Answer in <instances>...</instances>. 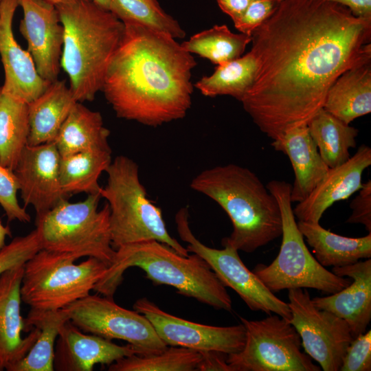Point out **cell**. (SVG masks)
Instances as JSON below:
<instances>
[{"label":"cell","mask_w":371,"mask_h":371,"mask_svg":"<svg viewBox=\"0 0 371 371\" xmlns=\"http://www.w3.org/2000/svg\"><path fill=\"white\" fill-rule=\"evenodd\" d=\"M336 3L348 8L356 16L371 20V0H319Z\"/></svg>","instance_id":"obj_41"},{"label":"cell","mask_w":371,"mask_h":371,"mask_svg":"<svg viewBox=\"0 0 371 371\" xmlns=\"http://www.w3.org/2000/svg\"><path fill=\"white\" fill-rule=\"evenodd\" d=\"M47 3H49L52 5H58L60 3H64V2H66V1H73V0H43Z\"/></svg>","instance_id":"obj_45"},{"label":"cell","mask_w":371,"mask_h":371,"mask_svg":"<svg viewBox=\"0 0 371 371\" xmlns=\"http://www.w3.org/2000/svg\"><path fill=\"white\" fill-rule=\"evenodd\" d=\"M190 188L217 203L229 217L233 231L221 240L252 253L282 235V215L276 197L247 168L228 164L205 169Z\"/></svg>","instance_id":"obj_3"},{"label":"cell","mask_w":371,"mask_h":371,"mask_svg":"<svg viewBox=\"0 0 371 371\" xmlns=\"http://www.w3.org/2000/svg\"><path fill=\"white\" fill-rule=\"evenodd\" d=\"M77 102L65 80L58 79L51 82L39 96L28 103L27 145L54 142Z\"/></svg>","instance_id":"obj_23"},{"label":"cell","mask_w":371,"mask_h":371,"mask_svg":"<svg viewBox=\"0 0 371 371\" xmlns=\"http://www.w3.org/2000/svg\"><path fill=\"white\" fill-rule=\"evenodd\" d=\"M24 264L18 265L0 276V371H11L30 351L40 330L33 327L23 338L25 319L21 313V285Z\"/></svg>","instance_id":"obj_18"},{"label":"cell","mask_w":371,"mask_h":371,"mask_svg":"<svg viewBox=\"0 0 371 371\" xmlns=\"http://www.w3.org/2000/svg\"><path fill=\"white\" fill-rule=\"evenodd\" d=\"M23 16L19 31L36 71L45 81L58 80L64 42V27L55 5L43 0H19Z\"/></svg>","instance_id":"obj_16"},{"label":"cell","mask_w":371,"mask_h":371,"mask_svg":"<svg viewBox=\"0 0 371 371\" xmlns=\"http://www.w3.org/2000/svg\"><path fill=\"white\" fill-rule=\"evenodd\" d=\"M55 346L54 369L91 371L95 365H111L136 354L129 344L120 346L102 337L87 335L70 320L60 328Z\"/></svg>","instance_id":"obj_21"},{"label":"cell","mask_w":371,"mask_h":371,"mask_svg":"<svg viewBox=\"0 0 371 371\" xmlns=\"http://www.w3.org/2000/svg\"><path fill=\"white\" fill-rule=\"evenodd\" d=\"M99 6L109 10L110 0H91Z\"/></svg>","instance_id":"obj_44"},{"label":"cell","mask_w":371,"mask_h":371,"mask_svg":"<svg viewBox=\"0 0 371 371\" xmlns=\"http://www.w3.org/2000/svg\"><path fill=\"white\" fill-rule=\"evenodd\" d=\"M201 359L200 352L183 347L168 346L148 355H133L111 364L109 371H194Z\"/></svg>","instance_id":"obj_34"},{"label":"cell","mask_w":371,"mask_h":371,"mask_svg":"<svg viewBox=\"0 0 371 371\" xmlns=\"http://www.w3.org/2000/svg\"><path fill=\"white\" fill-rule=\"evenodd\" d=\"M109 11L123 23L142 25L175 39L186 36L179 22L163 10L157 0H110Z\"/></svg>","instance_id":"obj_33"},{"label":"cell","mask_w":371,"mask_h":371,"mask_svg":"<svg viewBox=\"0 0 371 371\" xmlns=\"http://www.w3.org/2000/svg\"><path fill=\"white\" fill-rule=\"evenodd\" d=\"M111 161V147L60 156L59 175L63 191L69 195L100 194L99 178Z\"/></svg>","instance_id":"obj_28"},{"label":"cell","mask_w":371,"mask_h":371,"mask_svg":"<svg viewBox=\"0 0 371 371\" xmlns=\"http://www.w3.org/2000/svg\"><path fill=\"white\" fill-rule=\"evenodd\" d=\"M271 146L288 156L295 173L290 198L292 203L304 200L322 181L329 168L322 159L307 124L285 132Z\"/></svg>","instance_id":"obj_22"},{"label":"cell","mask_w":371,"mask_h":371,"mask_svg":"<svg viewBox=\"0 0 371 371\" xmlns=\"http://www.w3.org/2000/svg\"><path fill=\"white\" fill-rule=\"evenodd\" d=\"M200 353L201 359L197 366V371H234L227 361V354L214 350Z\"/></svg>","instance_id":"obj_40"},{"label":"cell","mask_w":371,"mask_h":371,"mask_svg":"<svg viewBox=\"0 0 371 371\" xmlns=\"http://www.w3.org/2000/svg\"><path fill=\"white\" fill-rule=\"evenodd\" d=\"M370 165L371 148L361 145L345 163L329 168L312 192L293 209L295 217L300 221L319 223L334 203L347 199L359 191L363 184V172Z\"/></svg>","instance_id":"obj_19"},{"label":"cell","mask_w":371,"mask_h":371,"mask_svg":"<svg viewBox=\"0 0 371 371\" xmlns=\"http://www.w3.org/2000/svg\"><path fill=\"white\" fill-rule=\"evenodd\" d=\"M124 25L101 89L108 103L117 117L146 126L183 118L192 104L196 60L166 33Z\"/></svg>","instance_id":"obj_2"},{"label":"cell","mask_w":371,"mask_h":371,"mask_svg":"<svg viewBox=\"0 0 371 371\" xmlns=\"http://www.w3.org/2000/svg\"><path fill=\"white\" fill-rule=\"evenodd\" d=\"M19 0L0 1V56L5 74L3 91L26 103L39 96L51 83L38 74L32 56L16 42L12 22Z\"/></svg>","instance_id":"obj_17"},{"label":"cell","mask_w":371,"mask_h":371,"mask_svg":"<svg viewBox=\"0 0 371 371\" xmlns=\"http://www.w3.org/2000/svg\"><path fill=\"white\" fill-rule=\"evenodd\" d=\"M282 0H254L244 14L234 21V27L241 33L251 36L278 8Z\"/></svg>","instance_id":"obj_38"},{"label":"cell","mask_w":371,"mask_h":371,"mask_svg":"<svg viewBox=\"0 0 371 371\" xmlns=\"http://www.w3.org/2000/svg\"><path fill=\"white\" fill-rule=\"evenodd\" d=\"M266 187L276 197L280 209L282 243L273 261L269 265L258 264L253 272L273 293L311 288L332 294L348 286L351 279L338 276L326 269L308 249L293 212L291 184L272 180Z\"/></svg>","instance_id":"obj_7"},{"label":"cell","mask_w":371,"mask_h":371,"mask_svg":"<svg viewBox=\"0 0 371 371\" xmlns=\"http://www.w3.org/2000/svg\"><path fill=\"white\" fill-rule=\"evenodd\" d=\"M60 155L54 142L27 145L14 169L21 198L25 206L32 205L36 218L67 199L60 185Z\"/></svg>","instance_id":"obj_15"},{"label":"cell","mask_w":371,"mask_h":371,"mask_svg":"<svg viewBox=\"0 0 371 371\" xmlns=\"http://www.w3.org/2000/svg\"><path fill=\"white\" fill-rule=\"evenodd\" d=\"M69 320L67 308L55 311L30 308L25 319V331L37 327L40 332L34 346L11 371L54 370L55 343L60 328Z\"/></svg>","instance_id":"obj_27"},{"label":"cell","mask_w":371,"mask_h":371,"mask_svg":"<svg viewBox=\"0 0 371 371\" xmlns=\"http://www.w3.org/2000/svg\"><path fill=\"white\" fill-rule=\"evenodd\" d=\"M70 254L40 249L24 264L21 300L30 308L55 311L85 297L108 266L89 257L80 263Z\"/></svg>","instance_id":"obj_9"},{"label":"cell","mask_w":371,"mask_h":371,"mask_svg":"<svg viewBox=\"0 0 371 371\" xmlns=\"http://www.w3.org/2000/svg\"><path fill=\"white\" fill-rule=\"evenodd\" d=\"M41 249L38 230L25 236H16L0 250V276L18 265L25 264Z\"/></svg>","instance_id":"obj_35"},{"label":"cell","mask_w":371,"mask_h":371,"mask_svg":"<svg viewBox=\"0 0 371 371\" xmlns=\"http://www.w3.org/2000/svg\"><path fill=\"white\" fill-rule=\"evenodd\" d=\"M290 323L297 330L304 352L324 371H338L353 337L343 319L319 309L306 289H289Z\"/></svg>","instance_id":"obj_13"},{"label":"cell","mask_w":371,"mask_h":371,"mask_svg":"<svg viewBox=\"0 0 371 371\" xmlns=\"http://www.w3.org/2000/svg\"><path fill=\"white\" fill-rule=\"evenodd\" d=\"M187 207L181 208L175 220L180 238L188 243V252L201 257L226 287L232 289L252 311L275 313L291 318L288 303L278 298L240 259L238 250L226 245L222 249L210 247L193 234L189 225Z\"/></svg>","instance_id":"obj_11"},{"label":"cell","mask_w":371,"mask_h":371,"mask_svg":"<svg viewBox=\"0 0 371 371\" xmlns=\"http://www.w3.org/2000/svg\"><path fill=\"white\" fill-rule=\"evenodd\" d=\"M29 133L28 104L0 87V164L14 170Z\"/></svg>","instance_id":"obj_30"},{"label":"cell","mask_w":371,"mask_h":371,"mask_svg":"<svg viewBox=\"0 0 371 371\" xmlns=\"http://www.w3.org/2000/svg\"><path fill=\"white\" fill-rule=\"evenodd\" d=\"M101 198L93 194L76 203L65 199L36 218L41 249L77 259L95 258L109 267L115 250L111 245L110 208L106 203L98 210Z\"/></svg>","instance_id":"obj_8"},{"label":"cell","mask_w":371,"mask_h":371,"mask_svg":"<svg viewBox=\"0 0 371 371\" xmlns=\"http://www.w3.org/2000/svg\"><path fill=\"white\" fill-rule=\"evenodd\" d=\"M137 267L154 285H168L177 292L216 309L230 311L232 300L225 286L199 255L183 256L167 245L146 240L121 246L93 291L113 298L129 267Z\"/></svg>","instance_id":"obj_5"},{"label":"cell","mask_w":371,"mask_h":371,"mask_svg":"<svg viewBox=\"0 0 371 371\" xmlns=\"http://www.w3.org/2000/svg\"><path fill=\"white\" fill-rule=\"evenodd\" d=\"M340 371L371 370V330L354 338L348 346Z\"/></svg>","instance_id":"obj_37"},{"label":"cell","mask_w":371,"mask_h":371,"mask_svg":"<svg viewBox=\"0 0 371 371\" xmlns=\"http://www.w3.org/2000/svg\"><path fill=\"white\" fill-rule=\"evenodd\" d=\"M245 329L243 348L227 355L234 371H319L302 350L300 337L289 320L278 315L260 320L240 317Z\"/></svg>","instance_id":"obj_10"},{"label":"cell","mask_w":371,"mask_h":371,"mask_svg":"<svg viewBox=\"0 0 371 371\" xmlns=\"http://www.w3.org/2000/svg\"><path fill=\"white\" fill-rule=\"evenodd\" d=\"M107 181L100 195L110 208L111 245L121 246L157 240L188 256V251L168 233L161 210L149 199L132 159L117 156L106 169Z\"/></svg>","instance_id":"obj_6"},{"label":"cell","mask_w":371,"mask_h":371,"mask_svg":"<svg viewBox=\"0 0 371 371\" xmlns=\"http://www.w3.org/2000/svg\"><path fill=\"white\" fill-rule=\"evenodd\" d=\"M7 236H11L10 228L8 225H3L0 221V250L6 245Z\"/></svg>","instance_id":"obj_43"},{"label":"cell","mask_w":371,"mask_h":371,"mask_svg":"<svg viewBox=\"0 0 371 371\" xmlns=\"http://www.w3.org/2000/svg\"><path fill=\"white\" fill-rule=\"evenodd\" d=\"M55 6L64 27L60 66L76 100L92 101L101 91L124 25L91 0L69 1Z\"/></svg>","instance_id":"obj_4"},{"label":"cell","mask_w":371,"mask_h":371,"mask_svg":"<svg viewBox=\"0 0 371 371\" xmlns=\"http://www.w3.org/2000/svg\"><path fill=\"white\" fill-rule=\"evenodd\" d=\"M110 131L100 112L77 102L54 141L61 157L88 150L110 148Z\"/></svg>","instance_id":"obj_26"},{"label":"cell","mask_w":371,"mask_h":371,"mask_svg":"<svg viewBox=\"0 0 371 371\" xmlns=\"http://www.w3.org/2000/svg\"><path fill=\"white\" fill-rule=\"evenodd\" d=\"M254 0H216L221 10L229 16L233 22L239 19Z\"/></svg>","instance_id":"obj_42"},{"label":"cell","mask_w":371,"mask_h":371,"mask_svg":"<svg viewBox=\"0 0 371 371\" xmlns=\"http://www.w3.org/2000/svg\"><path fill=\"white\" fill-rule=\"evenodd\" d=\"M350 207L352 214L346 220L348 223H359L371 232V181L362 184L359 194L352 201Z\"/></svg>","instance_id":"obj_39"},{"label":"cell","mask_w":371,"mask_h":371,"mask_svg":"<svg viewBox=\"0 0 371 371\" xmlns=\"http://www.w3.org/2000/svg\"><path fill=\"white\" fill-rule=\"evenodd\" d=\"M18 191V182L14 171L0 164V205L8 221L29 223L31 217L25 207L19 204Z\"/></svg>","instance_id":"obj_36"},{"label":"cell","mask_w":371,"mask_h":371,"mask_svg":"<svg viewBox=\"0 0 371 371\" xmlns=\"http://www.w3.org/2000/svg\"><path fill=\"white\" fill-rule=\"evenodd\" d=\"M133 308L150 321L157 335L168 346L183 347L199 352L214 350L229 355L240 351L245 344V329L242 323L231 326L195 323L165 312L146 297L137 300Z\"/></svg>","instance_id":"obj_14"},{"label":"cell","mask_w":371,"mask_h":371,"mask_svg":"<svg viewBox=\"0 0 371 371\" xmlns=\"http://www.w3.org/2000/svg\"><path fill=\"white\" fill-rule=\"evenodd\" d=\"M297 227L323 267H339L371 258V232L359 238L346 237L319 223L298 221Z\"/></svg>","instance_id":"obj_25"},{"label":"cell","mask_w":371,"mask_h":371,"mask_svg":"<svg viewBox=\"0 0 371 371\" xmlns=\"http://www.w3.org/2000/svg\"><path fill=\"white\" fill-rule=\"evenodd\" d=\"M1 1V0H0Z\"/></svg>","instance_id":"obj_46"},{"label":"cell","mask_w":371,"mask_h":371,"mask_svg":"<svg viewBox=\"0 0 371 371\" xmlns=\"http://www.w3.org/2000/svg\"><path fill=\"white\" fill-rule=\"evenodd\" d=\"M307 125L322 159L329 168L340 166L349 159V149L357 145L358 129L344 123L323 108Z\"/></svg>","instance_id":"obj_29"},{"label":"cell","mask_w":371,"mask_h":371,"mask_svg":"<svg viewBox=\"0 0 371 371\" xmlns=\"http://www.w3.org/2000/svg\"><path fill=\"white\" fill-rule=\"evenodd\" d=\"M340 277H348L350 284L338 292L312 299L319 309L328 311L348 324L354 338L365 333L371 319V259L333 267Z\"/></svg>","instance_id":"obj_20"},{"label":"cell","mask_w":371,"mask_h":371,"mask_svg":"<svg viewBox=\"0 0 371 371\" xmlns=\"http://www.w3.org/2000/svg\"><path fill=\"white\" fill-rule=\"evenodd\" d=\"M66 308L70 321L82 331L125 341L136 355L156 354L168 347L143 314L119 306L113 298L89 294Z\"/></svg>","instance_id":"obj_12"},{"label":"cell","mask_w":371,"mask_h":371,"mask_svg":"<svg viewBox=\"0 0 371 371\" xmlns=\"http://www.w3.org/2000/svg\"><path fill=\"white\" fill-rule=\"evenodd\" d=\"M251 41V36L235 34L225 25H216L193 35L181 45L190 54L221 65L241 56Z\"/></svg>","instance_id":"obj_32"},{"label":"cell","mask_w":371,"mask_h":371,"mask_svg":"<svg viewBox=\"0 0 371 371\" xmlns=\"http://www.w3.org/2000/svg\"><path fill=\"white\" fill-rule=\"evenodd\" d=\"M257 70L240 102L272 140L308 124L346 71L371 60V20L319 0H282L251 34Z\"/></svg>","instance_id":"obj_1"},{"label":"cell","mask_w":371,"mask_h":371,"mask_svg":"<svg viewBox=\"0 0 371 371\" xmlns=\"http://www.w3.org/2000/svg\"><path fill=\"white\" fill-rule=\"evenodd\" d=\"M256 70L257 60L250 50L218 65L212 75L201 78L194 86L205 96L229 95L240 101L252 86Z\"/></svg>","instance_id":"obj_31"},{"label":"cell","mask_w":371,"mask_h":371,"mask_svg":"<svg viewBox=\"0 0 371 371\" xmlns=\"http://www.w3.org/2000/svg\"><path fill=\"white\" fill-rule=\"evenodd\" d=\"M323 109L349 124L371 112V60L344 72L330 87Z\"/></svg>","instance_id":"obj_24"}]
</instances>
